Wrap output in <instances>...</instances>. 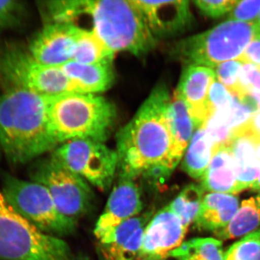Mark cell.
Listing matches in <instances>:
<instances>
[{
	"label": "cell",
	"mask_w": 260,
	"mask_h": 260,
	"mask_svg": "<svg viewBox=\"0 0 260 260\" xmlns=\"http://www.w3.org/2000/svg\"><path fill=\"white\" fill-rule=\"evenodd\" d=\"M260 226V194L244 200L226 226L214 233L220 240H231L255 232Z\"/></svg>",
	"instance_id": "7402d4cb"
},
{
	"label": "cell",
	"mask_w": 260,
	"mask_h": 260,
	"mask_svg": "<svg viewBox=\"0 0 260 260\" xmlns=\"http://www.w3.org/2000/svg\"><path fill=\"white\" fill-rule=\"evenodd\" d=\"M116 117L114 104L102 95L72 93L49 99L48 125L56 148L74 139L105 143Z\"/></svg>",
	"instance_id": "277c9868"
},
{
	"label": "cell",
	"mask_w": 260,
	"mask_h": 260,
	"mask_svg": "<svg viewBox=\"0 0 260 260\" xmlns=\"http://www.w3.org/2000/svg\"><path fill=\"white\" fill-rule=\"evenodd\" d=\"M254 23H255L256 28H257L258 32H259L260 38V13L257 18H256L255 21H254Z\"/></svg>",
	"instance_id": "d590c367"
},
{
	"label": "cell",
	"mask_w": 260,
	"mask_h": 260,
	"mask_svg": "<svg viewBox=\"0 0 260 260\" xmlns=\"http://www.w3.org/2000/svg\"><path fill=\"white\" fill-rule=\"evenodd\" d=\"M29 175L47 188L65 216L75 220L90 209L93 196L88 183L55 159L50 156L34 164Z\"/></svg>",
	"instance_id": "30bf717a"
},
{
	"label": "cell",
	"mask_w": 260,
	"mask_h": 260,
	"mask_svg": "<svg viewBox=\"0 0 260 260\" xmlns=\"http://www.w3.org/2000/svg\"><path fill=\"white\" fill-rule=\"evenodd\" d=\"M216 78L213 69L187 65L182 73L175 93L185 102L197 129L204 125L213 112L208 102L210 87Z\"/></svg>",
	"instance_id": "5bb4252c"
},
{
	"label": "cell",
	"mask_w": 260,
	"mask_h": 260,
	"mask_svg": "<svg viewBox=\"0 0 260 260\" xmlns=\"http://www.w3.org/2000/svg\"><path fill=\"white\" fill-rule=\"evenodd\" d=\"M133 1L157 41L182 34L194 24L189 1Z\"/></svg>",
	"instance_id": "7c38bea8"
},
{
	"label": "cell",
	"mask_w": 260,
	"mask_h": 260,
	"mask_svg": "<svg viewBox=\"0 0 260 260\" xmlns=\"http://www.w3.org/2000/svg\"><path fill=\"white\" fill-rule=\"evenodd\" d=\"M142 210L141 193L135 179L120 178L98 220L94 229L95 237L98 239L119 224L138 216Z\"/></svg>",
	"instance_id": "2e32d148"
},
{
	"label": "cell",
	"mask_w": 260,
	"mask_h": 260,
	"mask_svg": "<svg viewBox=\"0 0 260 260\" xmlns=\"http://www.w3.org/2000/svg\"><path fill=\"white\" fill-rule=\"evenodd\" d=\"M260 41L254 22L227 20L207 31L181 39L172 48L173 56L187 65L214 68L239 59L246 47Z\"/></svg>",
	"instance_id": "5b68a950"
},
{
	"label": "cell",
	"mask_w": 260,
	"mask_h": 260,
	"mask_svg": "<svg viewBox=\"0 0 260 260\" xmlns=\"http://www.w3.org/2000/svg\"><path fill=\"white\" fill-rule=\"evenodd\" d=\"M230 148L234 157L238 191L250 189L260 175V162L256 156V140L246 124L233 132Z\"/></svg>",
	"instance_id": "ac0fdd59"
},
{
	"label": "cell",
	"mask_w": 260,
	"mask_h": 260,
	"mask_svg": "<svg viewBox=\"0 0 260 260\" xmlns=\"http://www.w3.org/2000/svg\"><path fill=\"white\" fill-rule=\"evenodd\" d=\"M151 218V213L142 214L103 234L98 239L102 259H138L145 227Z\"/></svg>",
	"instance_id": "9a60e30c"
},
{
	"label": "cell",
	"mask_w": 260,
	"mask_h": 260,
	"mask_svg": "<svg viewBox=\"0 0 260 260\" xmlns=\"http://www.w3.org/2000/svg\"><path fill=\"white\" fill-rule=\"evenodd\" d=\"M60 68L81 93L99 95L109 90L115 80L113 64H87L70 61Z\"/></svg>",
	"instance_id": "d6986e66"
},
{
	"label": "cell",
	"mask_w": 260,
	"mask_h": 260,
	"mask_svg": "<svg viewBox=\"0 0 260 260\" xmlns=\"http://www.w3.org/2000/svg\"><path fill=\"white\" fill-rule=\"evenodd\" d=\"M187 230L177 214L167 205L147 224L138 259H167L183 244Z\"/></svg>",
	"instance_id": "8fae6325"
},
{
	"label": "cell",
	"mask_w": 260,
	"mask_h": 260,
	"mask_svg": "<svg viewBox=\"0 0 260 260\" xmlns=\"http://www.w3.org/2000/svg\"><path fill=\"white\" fill-rule=\"evenodd\" d=\"M237 0H197L194 5L205 16L218 18L225 13H230L237 4Z\"/></svg>",
	"instance_id": "4dcf8cb0"
},
{
	"label": "cell",
	"mask_w": 260,
	"mask_h": 260,
	"mask_svg": "<svg viewBox=\"0 0 260 260\" xmlns=\"http://www.w3.org/2000/svg\"><path fill=\"white\" fill-rule=\"evenodd\" d=\"M214 155L213 142L204 126L194 132L182 160V169L193 179H200Z\"/></svg>",
	"instance_id": "603a6c76"
},
{
	"label": "cell",
	"mask_w": 260,
	"mask_h": 260,
	"mask_svg": "<svg viewBox=\"0 0 260 260\" xmlns=\"http://www.w3.org/2000/svg\"><path fill=\"white\" fill-rule=\"evenodd\" d=\"M169 121L172 146L167 160V171L170 176L182 160L186 148L197 130L185 102L175 92L169 104Z\"/></svg>",
	"instance_id": "e0dca14e"
},
{
	"label": "cell",
	"mask_w": 260,
	"mask_h": 260,
	"mask_svg": "<svg viewBox=\"0 0 260 260\" xmlns=\"http://www.w3.org/2000/svg\"><path fill=\"white\" fill-rule=\"evenodd\" d=\"M204 191L236 195L238 191L234 157L230 148H222L214 153L201 179Z\"/></svg>",
	"instance_id": "44dd1931"
},
{
	"label": "cell",
	"mask_w": 260,
	"mask_h": 260,
	"mask_svg": "<svg viewBox=\"0 0 260 260\" xmlns=\"http://www.w3.org/2000/svg\"><path fill=\"white\" fill-rule=\"evenodd\" d=\"M251 189L260 194V175L259 178H258L257 181H256L255 184L251 186Z\"/></svg>",
	"instance_id": "e575fe53"
},
{
	"label": "cell",
	"mask_w": 260,
	"mask_h": 260,
	"mask_svg": "<svg viewBox=\"0 0 260 260\" xmlns=\"http://www.w3.org/2000/svg\"><path fill=\"white\" fill-rule=\"evenodd\" d=\"M0 75L8 88L23 89L44 96L79 93L60 67L39 62L28 48L18 44L0 47Z\"/></svg>",
	"instance_id": "52a82bcc"
},
{
	"label": "cell",
	"mask_w": 260,
	"mask_h": 260,
	"mask_svg": "<svg viewBox=\"0 0 260 260\" xmlns=\"http://www.w3.org/2000/svg\"><path fill=\"white\" fill-rule=\"evenodd\" d=\"M115 55L93 30L81 28L72 61L87 64H113Z\"/></svg>",
	"instance_id": "cb8c5ba5"
},
{
	"label": "cell",
	"mask_w": 260,
	"mask_h": 260,
	"mask_svg": "<svg viewBox=\"0 0 260 260\" xmlns=\"http://www.w3.org/2000/svg\"><path fill=\"white\" fill-rule=\"evenodd\" d=\"M2 150H1V148H0V158H1V155H2Z\"/></svg>",
	"instance_id": "74e56055"
},
{
	"label": "cell",
	"mask_w": 260,
	"mask_h": 260,
	"mask_svg": "<svg viewBox=\"0 0 260 260\" xmlns=\"http://www.w3.org/2000/svg\"><path fill=\"white\" fill-rule=\"evenodd\" d=\"M208 102L213 112L230 109L234 102V97L227 88L218 80H215L210 87Z\"/></svg>",
	"instance_id": "f546056e"
},
{
	"label": "cell",
	"mask_w": 260,
	"mask_h": 260,
	"mask_svg": "<svg viewBox=\"0 0 260 260\" xmlns=\"http://www.w3.org/2000/svg\"><path fill=\"white\" fill-rule=\"evenodd\" d=\"M54 23L76 25L88 18L91 29L115 54L126 51L143 56L156 47L133 0H54L49 7Z\"/></svg>",
	"instance_id": "7a4b0ae2"
},
{
	"label": "cell",
	"mask_w": 260,
	"mask_h": 260,
	"mask_svg": "<svg viewBox=\"0 0 260 260\" xmlns=\"http://www.w3.org/2000/svg\"><path fill=\"white\" fill-rule=\"evenodd\" d=\"M80 27L73 24L44 25L29 43L28 49L39 62L60 67L73 59Z\"/></svg>",
	"instance_id": "4fadbf2b"
},
{
	"label": "cell",
	"mask_w": 260,
	"mask_h": 260,
	"mask_svg": "<svg viewBox=\"0 0 260 260\" xmlns=\"http://www.w3.org/2000/svg\"><path fill=\"white\" fill-rule=\"evenodd\" d=\"M2 188L10 206L42 232L56 237L75 232V220L58 210L50 193L42 184L5 174Z\"/></svg>",
	"instance_id": "ba28073f"
},
{
	"label": "cell",
	"mask_w": 260,
	"mask_h": 260,
	"mask_svg": "<svg viewBox=\"0 0 260 260\" xmlns=\"http://www.w3.org/2000/svg\"><path fill=\"white\" fill-rule=\"evenodd\" d=\"M50 156L103 191L110 188L118 169L116 150L93 140L65 142L54 149Z\"/></svg>",
	"instance_id": "9c48e42d"
},
{
	"label": "cell",
	"mask_w": 260,
	"mask_h": 260,
	"mask_svg": "<svg viewBox=\"0 0 260 260\" xmlns=\"http://www.w3.org/2000/svg\"><path fill=\"white\" fill-rule=\"evenodd\" d=\"M171 99L167 85L159 84L133 119L118 132L116 152L120 178L145 177L162 183L170 177L167 164L172 146Z\"/></svg>",
	"instance_id": "6da1fadb"
},
{
	"label": "cell",
	"mask_w": 260,
	"mask_h": 260,
	"mask_svg": "<svg viewBox=\"0 0 260 260\" xmlns=\"http://www.w3.org/2000/svg\"><path fill=\"white\" fill-rule=\"evenodd\" d=\"M239 208L236 195L209 193L205 195L194 224L201 231L213 233L226 226Z\"/></svg>",
	"instance_id": "ffe728a7"
},
{
	"label": "cell",
	"mask_w": 260,
	"mask_h": 260,
	"mask_svg": "<svg viewBox=\"0 0 260 260\" xmlns=\"http://www.w3.org/2000/svg\"><path fill=\"white\" fill-rule=\"evenodd\" d=\"M0 260H75L69 245L17 213L0 191Z\"/></svg>",
	"instance_id": "8992f818"
},
{
	"label": "cell",
	"mask_w": 260,
	"mask_h": 260,
	"mask_svg": "<svg viewBox=\"0 0 260 260\" xmlns=\"http://www.w3.org/2000/svg\"><path fill=\"white\" fill-rule=\"evenodd\" d=\"M260 13V0L238 1L234 9L228 15V20L254 22Z\"/></svg>",
	"instance_id": "1f68e13d"
},
{
	"label": "cell",
	"mask_w": 260,
	"mask_h": 260,
	"mask_svg": "<svg viewBox=\"0 0 260 260\" xmlns=\"http://www.w3.org/2000/svg\"><path fill=\"white\" fill-rule=\"evenodd\" d=\"M170 256L178 260H225L221 241L213 238L187 241L172 251Z\"/></svg>",
	"instance_id": "d4e9b609"
},
{
	"label": "cell",
	"mask_w": 260,
	"mask_h": 260,
	"mask_svg": "<svg viewBox=\"0 0 260 260\" xmlns=\"http://www.w3.org/2000/svg\"><path fill=\"white\" fill-rule=\"evenodd\" d=\"M256 156L260 162V140L256 143Z\"/></svg>",
	"instance_id": "8d00e7d4"
},
{
	"label": "cell",
	"mask_w": 260,
	"mask_h": 260,
	"mask_svg": "<svg viewBox=\"0 0 260 260\" xmlns=\"http://www.w3.org/2000/svg\"><path fill=\"white\" fill-rule=\"evenodd\" d=\"M238 60L244 64L260 67V41L251 43Z\"/></svg>",
	"instance_id": "d6a6232c"
},
{
	"label": "cell",
	"mask_w": 260,
	"mask_h": 260,
	"mask_svg": "<svg viewBox=\"0 0 260 260\" xmlns=\"http://www.w3.org/2000/svg\"><path fill=\"white\" fill-rule=\"evenodd\" d=\"M243 64L239 60L225 61L215 67L214 70L218 81L237 96L240 95V74Z\"/></svg>",
	"instance_id": "83f0119b"
},
{
	"label": "cell",
	"mask_w": 260,
	"mask_h": 260,
	"mask_svg": "<svg viewBox=\"0 0 260 260\" xmlns=\"http://www.w3.org/2000/svg\"><path fill=\"white\" fill-rule=\"evenodd\" d=\"M201 185L191 184L186 186L170 204L169 208L178 215L183 225L188 229L199 213L204 198Z\"/></svg>",
	"instance_id": "484cf974"
},
{
	"label": "cell",
	"mask_w": 260,
	"mask_h": 260,
	"mask_svg": "<svg viewBox=\"0 0 260 260\" xmlns=\"http://www.w3.org/2000/svg\"><path fill=\"white\" fill-rule=\"evenodd\" d=\"M257 68H259V69H260V67H257Z\"/></svg>",
	"instance_id": "f35d334b"
},
{
	"label": "cell",
	"mask_w": 260,
	"mask_h": 260,
	"mask_svg": "<svg viewBox=\"0 0 260 260\" xmlns=\"http://www.w3.org/2000/svg\"><path fill=\"white\" fill-rule=\"evenodd\" d=\"M49 99L14 88L0 96V148L13 165L28 164L56 148L48 125Z\"/></svg>",
	"instance_id": "3957f363"
},
{
	"label": "cell",
	"mask_w": 260,
	"mask_h": 260,
	"mask_svg": "<svg viewBox=\"0 0 260 260\" xmlns=\"http://www.w3.org/2000/svg\"><path fill=\"white\" fill-rule=\"evenodd\" d=\"M225 260H260V229L233 244L225 253Z\"/></svg>",
	"instance_id": "4316f807"
},
{
	"label": "cell",
	"mask_w": 260,
	"mask_h": 260,
	"mask_svg": "<svg viewBox=\"0 0 260 260\" xmlns=\"http://www.w3.org/2000/svg\"><path fill=\"white\" fill-rule=\"evenodd\" d=\"M246 126L256 141H259L260 140V109L251 116L250 119L246 123Z\"/></svg>",
	"instance_id": "836d02e7"
},
{
	"label": "cell",
	"mask_w": 260,
	"mask_h": 260,
	"mask_svg": "<svg viewBox=\"0 0 260 260\" xmlns=\"http://www.w3.org/2000/svg\"><path fill=\"white\" fill-rule=\"evenodd\" d=\"M26 6L18 0L0 1V34L22 23Z\"/></svg>",
	"instance_id": "f1b7e54d"
}]
</instances>
